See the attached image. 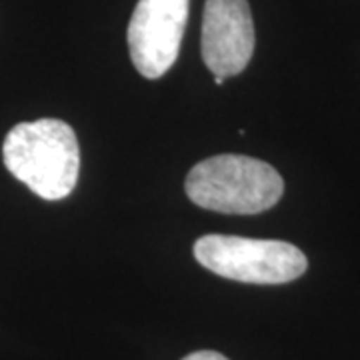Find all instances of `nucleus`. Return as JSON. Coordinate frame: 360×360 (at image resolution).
Listing matches in <instances>:
<instances>
[{
	"label": "nucleus",
	"mask_w": 360,
	"mask_h": 360,
	"mask_svg": "<svg viewBox=\"0 0 360 360\" xmlns=\"http://www.w3.org/2000/svg\"><path fill=\"white\" fill-rule=\"evenodd\" d=\"M194 205L224 214H258L281 200L284 180L269 162L245 155H219L198 162L184 180Z\"/></svg>",
	"instance_id": "obj_2"
},
{
	"label": "nucleus",
	"mask_w": 360,
	"mask_h": 360,
	"mask_svg": "<svg viewBox=\"0 0 360 360\" xmlns=\"http://www.w3.org/2000/svg\"><path fill=\"white\" fill-rule=\"evenodd\" d=\"M4 167L44 200H60L75 191L80 148L72 127L40 118L13 127L2 144Z\"/></svg>",
	"instance_id": "obj_1"
},
{
	"label": "nucleus",
	"mask_w": 360,
	"mask_h": 360,
	"mask_svg": "<svg viewBox=\"0 0 360 360\" xmlns=\"http://www.w3.org/2000/svg\"><path fill=\"white\" fill-rule=\"evenodd\" d=\"M191 0H139L129 25V51L144 78H160L176 63Z\"/></svg>",
	"instance_id": "obj_4"
},
{
	"label": "nucleus",
	"mask_w": 360,
	"mask_h": 360,
	"mask_svg": "<svg viewBox=\"0 0 360 360\" xmlns=\"http://www.w3.org/2000/svg\"><path fill=\"white\" fill-rule=\"evenodd\" d=\"M222 82H224V78L214 77V84H217V86H220V84H222Z\"/></svg>",
	"instance_id": "obj_7"
},
{
	"label": "nucleus",
	"mask_w": 360,
	"mask_h": 360,
	"mask_svg": "<svg viewBox=\"0 0 360 360\" xmlns=\"http://www.w3.org/2000/svg\"><path fill=\"white\" fill-rule=\"evenodd\" d=\"M194 258L206 270L246 284H284L300 278L309 260L283 240L206 234L194 243Z\"/></svg>",
	"instance_id": "obj_3"
},
{
	"label": "nucleus",
	"mask_w": 360,
	"mask_h": 360,
	"mask_svg": "<svg viewBox=\"0 0 360 360\" xmlns=\"http://www.w3.org/2000/svg\"><path fill=\"white\" fill-rule=\"evenodd\" d=\"M255 42L248 0H206L200 51L214 77L240 75L252 58Z\"/></svg>",
	"instance_id": "obj_5"
},
{
	"label": "nucleus",
	"mask_w": 360,
	"mask_h": 360,
	"mask_svg": "<svg viewBox=\"0 0 360 360\" xmlns=\"http://www.w3.org/2000/svg\"><path fill=\"white\" fill-rule=\"evenodd\" d=\"M182 360H229L226 356H222L220 352H214V350H196L193 354L184 356Z\"/></svg>",
	"instance_id": "obj_6"
}]
</instances>
